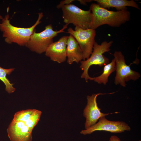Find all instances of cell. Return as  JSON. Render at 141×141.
I'll use <instances>...</instances> for the list:
<instances>
[{
	"label": "cell",
	"instance_id": "cell-1",
	"mask_svg": "<svg viewBox=\"0 0 141 141\" xmlns=\"http://www.w3.org/2000/svg\"><path fill=\"white\" fill-rule=\"evenodd\" d=\"M89 9L92 14L90 28L94 30L104 25L119 27L129 21L131 18L130 12L127 10L110 11L94 3L91 4Z\"/></svg>",
	"mask_w": 141,
	"mask_h": 141
},
{
	"label": "cell",
	"instance_id": "cell-2",
	"mask_svg": "<svg viewBox=\"0 0 141 141\" xmlns=\"http://www.w3.org/2000/svg\"><path fill=\"white\" fill-rule=\"evenodd\" d=\"M38 15L35 23L31 27L25 28L12 25L9 15H6L0 22V30L3 33L5 41L9 44L14 43L20 46H26L35 27L41 22L40 20L43 16V13H40Z\"/></svg>",
	"mask_w": 141,
	"mask_h": 141
},
{
	"label": "cell",
	"instance_id": "cell-3",
	"mask_svg": "<svg viewBox=\"0 0 141 141\" xmlns=\"http://www.w3.org/2000/svg\"><path fill=\"white\" fill-rule=\"evenodd\" d=\"M113 41L102 42L101 44L95 42L93 46L92 53L87 59L80 62V67L83 71L81 77L84 78L86 82L88 80H93L94 77H90L88 74L90 67L92 65H97L100 67L104 66L109 63V59L103 54L110 50V48L113 43Z\"/></svg>",
	"mask_w": 141,
	"mask_h": 141
},
{
	"label": "cell",
	"instance_id": "cell-4",
	"mask_svg": "<svg viewBox=\"0 0 141 141\" xmlns=\"http://www.w3.org/2000/svg\"><path fill=\"white\" fill-rule=\"evenodd\" d=\"M68 25L65 24L58 31L54 30L51 24L45 26V30L40 32L36 33L35 30L26 46L37 54H40L45 52L48 47L53 42L54 37L59 33L66 32L64 30L67 28Z\"/></svg>",
	"mask_w": 141,
	"mask_h": 141
},
{
	"label": "cell",
	"instance_id": "cell-5",
	"mask_svg": "<svg viewBox=\"0 0 141 141\" xmlns=\"http://www.w3.org/2000/svg\"><path fill=\"white\" fill-rule=\"evenodd\" d=\"M63 21L66 24H73L84 29L90 28L92 14L89 9L84 10L73 4L66 5L62 8Z\"/></svg>",
	"mask_w": 141,
	"mask_h": 141
},
{
	"label": "cell",
	"instance_id": "cell-6",
	"mask_svg": "<svg viewBox=\"0 0 141 141\" xmlns=\"http://www.w3.org/2000/svg\"><path fill=\"white\" fill-rule=\"evenodd\" d=\"M115 62V71L116 74L115 78L114 83L115 85L120 84L125 87L126 82L130 80L136 81L140 77V73L131 69L130 66L131 64L135 63L136 61L127 65L125 61V57L122 52L120 51H115L113 54Z\"/></svg>",
	"mask_w": 141,
	"mask_h": 141
},
{
	"label": "cell",
	"instance_id": "cell-7",
	"mask_svg": "<svg viewBox=\"0 0 141 141\" xmlns=\"http://www.w3.org/2000/svg\"><path fill=\"white\" fill-rule=\"evenodd\" d=\"M67 32L72 35L79 44L82 51L83 60L88 59L92 52L95 42V30L84 29L75 27L74 30L71 27L69 28Z\"/></svg>",
	"mask_w": 141,
	"mask_h": 141
},
{
	"label": "cell",
	"instance_id": "cell-8",
	"mask_svg": "<svg viewBox=\"0 0 141 141\" xmlns=\"http://www.w3.org/2000/svg\"><path fill=\"white\" fill-rule=\"evenodd\" d=\"M33 130L25 121L14 116L7 132L11 141H32Z\"/></svg>",
	"mask_w": 141,
	"mask_h": 141
},
{
	"label": "cell",
	"instance_id": "cell-9",
	"mask_svg": "<svg viewBox=\"0 0 141 141\" xmlns=\"http://www.w3.org/2000/svg\"><path fill=\"white\" fill-rule=\"evenodd\" d=\"M98 93L93 94L91 96H87V103L83 111V115L86 118L85 124V128L86 129L96 124L101 118L113 114H117L119 112L110 113H104L101 111V109L97 105V97L100 95L110 94L114 93Z\"/></svg>",
	"mask_w": 141,
	"mask_h": 141
},
{
	"label": "cell",
	"instance_id": "cell-10",
	"mask_svg": "<svg viewBox=\"0 0 141 141\" xmlns=\"http://www.w3.org/2000/svg\"><path fill=\"white\" fill-rule=\"evenodd\" d=\"M94 125L81 131L80 133L84 135L90 134L96 131H103L114 133H120L126 131H130L129 125L122 121H114L108 120L105 117L100 118Z\"/></svg>",
	"mask_w": 141,
	"mask_h": 141
},
{
	"label": "cell",
	"instance_id": "cell-11",
	"mask_svg": "<svg viewBox=\"0 0 141 141\" xmlns=\"http://www.w3.org/2000/svg\"><path fill=\"white\" fill-rule=\"evenodd\" d=\"M68 36L61 37L57 41L53 42L46 49L45 55L52 61L60 63L65 62L67 58L66 47Z\"/></svg>",
	"mask_w": 141,
	"mask_h": 141
},
{
	"label": "cell",
	"instance_id": "cell-12",
	"mask_svg": "<svg viewBox=\"0 0 141 141\" xmlns=\"http://www.w3.org/2000/svg\"><path fill=\"white\" fill-rule=\"evenodd\" d=\"M66 53L67 62L69 64L74 62L78 63L83 60L82 50L76 40L70 34L67 39Z\"/></svg>",
	"mask_w": 141,
	"mask_h": 141
},
{
	"label": "cell",
	"instance_id": "cell-13",
	"mask_svg": "<svg viewBox=\"0 0 141 141\" xmlns=\"http://www.w3.org/2000/svg\"><path fill=\"white\" fill-rule=\"evenodd\" d=\"M100 7L105 9L114 8L117 11L127 10V7L140 9L138 5L133 0H94Z\"/></svg>",
	"mask_w": 141,
	"mask_h": 141
},
{
	"label": "cell",
	"instance_id": "cell-14",
	"mask_svg": "<svg viewBox=\"0 0 141 141\" xmlns=\"http://www.w3.org/2000/svg\"><path fill=\"white\" fill-rule=\"evenodd\" d=\"M115 70V62L114 59L110 63L104 66L103 72L100 75L94 77L93 81L98 84L106 85L110 74Z\"/></svg>",
	"mask_w": 141,
	"mask_h": 141
},
{
	"label": "cell",
	"instance_id": "cell-15",
	"mask_svg": "<svg viewBox=\"0 0 141 141\" xmlns=\"http://www.w3.org/2000/svg\"><path fill=\"white\" fill-rule=\"evenodd\" d=\"M14 69L13 68L5 69L0 66V80L4 84L5 90L9 93L14 92L15 90V89L13 86V84L10 82L7 77V75H10Z\"/></svg>",
	"mask_w": 141,
	"mask_h": 141
},
{
	"label": "cell",
	"instance_id": "cell-16",
	"mask_svg": "<svg viewBox=\"0 0 141 141\" xmlns=\"http://www.w3.org/2000/svg\"><path fill=\"white\" fill-rule=\"evenodd\" d=\"M75 0H64L61 1L59 4L57 6L56 8L57 9L61 8L65 5L71 4Z\"/></svg>",
	"mask_w": 141,
	"mask_h": 141
},
{
	"label": "cell",
	"instance_id": "cell-17",
	"mask_svg": "<svg viewBox=\"0 0 141 141\" xmlns=\"http://www.w3.org/2000/svg\"><path fill=\"white\" fill-rule=\"evenodd\" d=\"M109 141H121L120 139L117 136L115 135L111 136Z\"/></svg>",
	"mask_w": 141,
	"mask_h": 141
},
{
	"label": "cell",
	"instance_id": "cell-18",
	"mask_svg": "<svg viewBox=\"0 0 141 141\" xmlns=\"http://www.w3.org/2000/svg\"><path fill=\"white\" fill-rule=\"evenodd\" d=\"M77 1H79L81 4L83 5H86L87 3L90 2L92 0H78Z\"/></svg>",
	"mask_w": 141,
	"mask_h": 141
},
{
	"label": "cell",
	"instance_id": "cell-19",
	"mask_svg": "<svg viewBox=\"0 0 141 141\" xmlns=\"http://www.w3.org/2000/svg\"><path fill=\"white\" fill-rule=\"evenodd\" d=\"M3 17L1 15H0V20H2V19H3Z\"/></svg>",
	"mask_w": 141,
	"mask_h": 141
},
{
	"label": "cell",
	"instance_id": "cell-20",
	"mask_svg": "<svg viewBox=\"0 0 141 141\" xmlns=\"http://www.w3.org/2000/svg\"><path fill=\"white\" fill-rule=\"evenodd\" d=\"M138 141H141V140H139Z\"/></svg>",
	"mask_w": 141,
	"mask_h": 141
}]
</instances>
